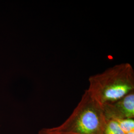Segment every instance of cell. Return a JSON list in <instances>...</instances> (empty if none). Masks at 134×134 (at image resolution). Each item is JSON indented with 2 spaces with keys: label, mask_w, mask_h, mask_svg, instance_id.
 Returning a JSON list of instances; mask_svg holds the SVG:
<instances>
[{
  "label": "cell",
  "mask_w": 134,
  "mask_h": 134,
  "mask_svg": "<svg viewBox=\"0 0 134 134\" xmlns=\"http://www.w3.org/2000/svg\"><path fill=\"white\" fill-rule=\"evenodd\" d=\"M88 92L101 105L113 103L134 91V71L128 63L116 65L89 77Z\"/></svg>",
  "instance_id": "1"
},
{
  "label": "cell",
  "mask_w": 134,
  "mask_h": 134,
  "mask_svg": "<svg viewBox=\"0 0 134 134\" xmlns=\"http://www.w3.org/2000/svg\"><path fill=\"white\" fill-rule=\"evenodd\" d=\"M105 123L102 105L86 90L67 120L57 127L45 128L55 134H103Z\"/></svg>",
  "instance_id": "2"
},
{
  "label": "cell",
  "mask_w": 134,
  "mask_h": 134,
  "mask_svg": "<svg viewBox=\"0 0 134 134\" xmlns=\"http://www.w3.org/2000/svg\"><path fill=\"white\" fill-rule=\"evenodd\" d=\"M106 120L134 118V91L118 100L102 105Z\"/></svg>",
  "instance_id": "3"
},
{
  "label": "cell",
  "mask_w": 134,
  "mask_h": 134,
  "mask_svg": "<svg viewBox=\"0 0 134 134\" xmlns=\"http://www.w3.org/2000/svg\"><path fill=\"white\" fill-rule=\"evenodd\" d=\"M103 134H126L115 120H106Z\"/></svg>",
  "instance_id": "4"
},
{
  "label": "cell",
  "mask_w": 134,
  "mask_h": 134,
  "mask_svg": "<svg viewBox=\"0 0 134 134\" xmlns=\"http://www.w3.org/2000/svg\"><path fill=\"white\" fill-rule=\"evenodd\" d=\"M119 125L121 129L123 130L125 134L134 131V119H115Z\"/></svg>",
  "instance_id": "5"
},
{
  "label": "cell",
  "mask_w": 134,
  "mask_h": 134,
  "mask_svg": "<svg viewBox=\"0 0 134 134\" xmlns=\"http://www.w3.org/2000/svg\"><path fill=\"white\" fill-rule=\"evenodd\" d=\"M38 134H53V133H50L48 131H47V130L46 129V128H43V129H41V130H40L39 131L38 133Z\"/></svg>",
  "instance_id": "6"
},
{
  "label": "cell",
  "mask_w": 134,
  "mask_h": 134,
  "mask_svg": "<svg viewBox=\"0 0 134 134\" xmlns=\"http://www.w3.org/2000/svg\"><path fill=\"white\" fill-rule=\"evenodd\" d=\"M126 134H134V131L130 132H129V133H128Z\"/></svg>",
  "instance_id": "7"
}]
</instances>
